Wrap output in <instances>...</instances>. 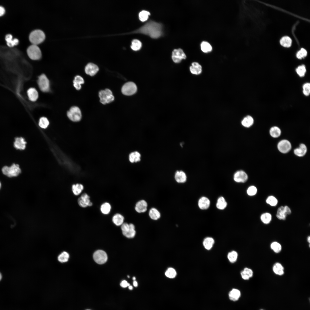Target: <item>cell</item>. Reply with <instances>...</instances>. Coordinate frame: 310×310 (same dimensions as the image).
I'll use <instances>...</instances> for the list:
<instances>
[{"label":"cell","instance_id":"f1b7e54d","mask_svg":"<svg viewBox=\"0 0 310 310\" xmlns=\"http://www.w3.org/2000/svg\"><path fill=\"white\" fill-rule=\"evenodd\" d=\"M84 83L83 78L80 75H77L73 80V85L75 88L78 90H80L81 88V84Z\"/></svg>","mask_w":310,"mask_h":310},{"label":"cell","instance_id":"5bb4252c","mask_svg":"<svg viewBox=\"0 0 310 310\" xmlns=\"http://www.w3.org/2000/svg\"><path fill=\"white\" fill-rule=\"evenodd\" d=\"M27 142L25 139L22 137H16L14 138V147L16 150H23L26 147Z\"/></svg>","mask_w":310,"mask_h":310},{"label":"cell","instance_id":"c3c4849f","mask_svg":"<svg viewBox=\"0 0 310 310\" xmlns=\"http://www.w3.org/2000/svg\"><path fill=\"white\" fill-rule=\"evenodd\" d=\"M266 203L272 206H276L278 203V200L274 196H269L266 200Z\"/></svg>","mask_w":310,"mask_h":310},{"label":"cell","instance_id":"f6af8a7d","mask_svg":"<svg viewBox=\"0 0 310 310\" xmlns=\"http://www.w3.org/2000/svg\"><path fill=\"white\" fill-rule=\"evenodd\" d=\"M296 71L298 75L301 77L304 76L306 72V70L305 65H299L296 68Z\"/></svg>","mask_w":310,"mask_h":310},{"label":"cell","instance_id":"7c38bea8","mask_svg":"<svg viewBox=\"0 0 310 310\" xmlns=\"http://www.w3.org/2000/svg\"><path fill=\"white\" fill-rule=\"evenodd\" d=\"M292 146L290 142L286 140H283L278 143L277 148L279 151L282 153H286L291 150Z\"/></svg>","mask_w":310,"mask_h":310},{"label":"cell","instance_id":"680465c9","mask_svg":"<svg viewBox=\"0 0 310 310\" xmlns=\"http://www.w3.org/2000/svg\"><path fill=\"white\" fill-rule=\"evenodd\" d=\"M128 288L130 290H132L133 289V287L132 286L130 285L129 286H128Z\"/></svg>","mask_w":310,"mask_h":310},{"label":"cell","instance_id":"be15d7a7","mask_svg":"<svg viewBox=\"0 0 310 310\" xmlns=\"http://www.w3.org/2000/svg\"><path fill=\"white\" fill-rule=\"evenodd\" d=\"M1 182H0V189L1 188Z\"/></svg>","mask_w":310,"mask_h":310},{"label":"cell","instance_id":"e7e4bbea","mask_svg":"<svg viewBox=\"0 0 310 310\" xmlns=\"http://www.w3.org/2000/svg\"><path fill=\"white\" fill-rule=\"evenodd\" d=\"M127 277H128V278H129V276H128Z\"/></svg>","mask_w":310,"mask_h":310},{"label":"cell","instance_id":"f907efd6","mask_svg":"<svg viewBox=\"0 0 310 310\" xmlns=\"http://www.w3.org/2000/svg\"><path fill=\"white\" fill-rule=\"evenodd\" d=\"M307 55V51L304 49L302 48L297 54V57L299 59L305 57Z\"/></svg>","mask_w":310,"mask_h":310},{"label":"cell","instance_id":"03108f58","mask_svg":"<svg viewBox=\"0 0 310 310\" xmlns=\"http://www.w3.org/2000/svg\"><path fill=\"white\" fill-rule=\"evenodd\" d=\"M263 310V309H261V310Z\"/></svg>","mask_w":310,"mask_h":310},{"label":"cell","instance_id":"83f0119b","mask_svg":"<svg viewBox=\"0 0 310 310\" xmlns=\"http://www.w3.org/2000/svg\"><path fill=\"white\" fill-rule=\"evenodd\" d=\"M214 243V239L211 237H207L204 239L203 244L204 247L208 250H210Z\"/></svg>","mask_w":310,"mask_h":310},{"label":"cell","instance_id":"ba28073f","mask_svg":"<svg viewBox=\"0 0 310 310\" xmlns=\"http://www.w3.org/2000/svg\"><path fill=\"white\" fill-rule=\"evenodd\" d=\"M137 90L136 85L134 82H131L125 83L121 89L122 93L127 96H130L134 94Z\"/></svg>","mask_w":310,"mask_h":310},{"label":"cell","instance_id":"6125c7cd","mask_svg":"<svg viewBox=\"0 0 310 310\" xmlns=\"http://www.w3.org/2000/svg\"><path fill=\"white\" fill-rule=\"evenodd\" d=\"M135 279H136V278H135V277H133V280H134V281L135 280Z\"/></svg>","mask_w":310,"mask_h":310},{"label":"cell","instance_id":"9a60e30c","mask_svg":"<svg viewBox=\"0 0 310 310\" xmlns=\"http://www.w3.org/2000/svg\"><path fill=\"white\" fill-rule=\"evenodd\" d=\"M248 176L246 173L242 170L238 171L234 174V179L238 183H244L248 179Z\"/></svg>","mask_w":310,"mask_h":310},{"label":"cell","instance_id":"ee69618b","mask_svg":"<svg viewBox=\"0 0 310 310\" xmlns=\"http://www.w3.org/2000/svg\"><path fill=\"white\" fill-rule=\"evenodd\" d=\"M49 124V121L46 117H42L40 118L38 124L39 126L41 128L46 129L48 127Z\"/></svg>","mask_w":310,"mask_h":310},{"label":"cell","instance_id":"3957f363","mask_svg":"<svg viewBox=\"0 0 310 310\" xmlns=\"http://www.w3.org/2000/svg\"><path fill=\"white\" fill-rule=\"evenodd\" d=\"M45 35L42 30L36 29L32 31L29 36V39L31 42L33 44L37 45L44 40Z\"/></svg>","mask_w":310,"mask_h":310},{"label":"cell","instance_id":"52a82bcc","mask_svg":"<svg viewBox=\"0 0 310 310\" xmlns=\"http://www.w3.org/2000/svg\"><path fill=\"white\" fill-rule=\"evenodd\" d=\"M38 84L41 91L43 92H48L50 90V82L46 75L43 74L40 75L38 78Z\"/></svg>","mask_w":310,"mask_h":310},{"label":"cell","instance_id":"db71d44e","mask_svg":"<svg viewBox=\"0 0 310 310\" xmlns=\"http://www.w3.org/2000/svg\"><path fill=\"white\" fill-rule=\"evenodd\" d=\"M243 271L250 278L253 276V272L251 269L247 268H245Z\"/></svg>","mask_w":310,"mask_h":310},{"label":"cell","instance_id":"8992f818","mask_svg":"<svg viewBox=\"0 0 310 310\" xmlns=\"http://www.w3.org/2000/svg\"><path fill=\"white\" fill-rule=\"evenodd\" d=\"M67 115L69 119L73 122L79 121L82 118L81 111L76 106L72 107L67 112Z\"/></svg>","mask_w":310,"mask_h":310},{"label":"cell","instance_id":"003e7915","mask_svg":"<svg viewBox=\"0 0 310 310\" xmlns=\"http://www.w3.org/2000/svg\"></svg>","mask_w":310,"mask_h":310},{"label":"cell","instance_id":"9c48e42d","mask_svg":"<svg viewBox=\"0 0 310 310\" xmlns=\"http://www.w3.org/2000/svg\"><path fill=\"white\" fill-rule=\"evenodd\" d=\"M93 258L94 261L99 264H103L107 261L108 257L106 253L102 250H98L94 253Z\"/></svg>","mask_w":310,"mask_h":310},{"label":"cell","instance_id":"e575fe53","mask_svg":"<svg viewBox=\"0 0 310 310\" xmlns=\"http://www.w3.org/2000/svg\"><path fill=\"white\" fill-rule=\"evenodd\" d=\"M69 258V253L66 251H64L58 256L57 259L61 263H65L68 261Z\"/></svg>","mask_w":310,"mask_h":310},{"label":"cell","instance_id":"f5cc1de1","mask_svg":"<svg viewBox=\"0 0 310 310\" xmlns=\"http://www.w3.org/2000/svg\"><path fill=\"white\" fill-rule=\"evenodd\" d=\"M129 224L127 222H124L121 225V229L123 234L128 232L129 231Z\"/></svg>","mask_w":310,"mask_h":310},{"label":"cell","instance_id":"277c9868","mask_svg":"<svg viewBox=\"0 0 310 310\" xmlns=\"http://www.w3.org/2000/svg\"><path fill=\"white\" fill-rule=\"evenodd\" d=\"M99 96L100 98V102L103 104L111 103L114 100V97L111 91L108 89L100 91Z\"/></svg>","mask_w":310,"mask_h":310},{"label":"cell","instance_id":"ffe728a7","mask_svg":"<svg viewBox=\"0 0 310 310\" xmlns=\"http://www.w3.org/2000/svg\"><path fill=\"white\" fill-rule=\"evenodd\" d=\"M307 151L306 146L303 144H301L299 147L295 149L294 151V154L299 157H302L306 154Z\"/></svg>","mask_w":310,"mask_h":310},{"label":"cell","instance_id":"ab89813d","mask_svg":"<svg viewBox=\"0 0 310 310\" xmlns=\"http://www.w3.org/2000/svg\"><path fill=\"white\" fill-rule=\"evenodd\" d=\"M201 49L204 53H208L211 51L212 49L211 45L208 42L204 41L201 44Z\"/></svg>","mask_w":310,"mask_h":310},{"label":"cell","instance_id":"f546056e","mask_svg":"<svg viewBox=\"0 0 310 310\" xmlns=\"http://www.w3.org/2000/svg\"><path fill=\"white\" fill-rule=\"evenodd\" d=\"M273 270L276 275H282L284 274V268L281 264L279 263H275L273 266Z\"/></svg>","mask_w":310,"mask_h":310},{"label":"cell","instance_id":"7a4b0ae2","mask_svg":"<svg viewBox=\"0 0 310 310\" xmlns=\"http://www.w3.org/2000/svg\"><path fill=\"white\" fill-rule=\"evenodd\" d=\"M1 171L4 175L9 178L16 177L22 172L19 165L14 163L9 166H4L2 168Z\"/></svg>","mask_w":310,"mask_h":310},{"label":"cell","instance_id":"5b68a950","mask_svg":"<svg viewBox=\"0 0 310 310\" xmlns=\"http://www.w3.org/2000/svg\"><path fill=\"white\" fill-rule=\"evenodd\" d=\"M27 52L29 57L32 60H37L41 57V51L36 45L32 44L28 48Z\"/></svg>","mask_w":310,"mask_h":310},{"label":"cell","instance_id":"9f6ffc18","mask_svg":"<svg viewBox=\"0 0 310 310\" xmlns=\"http://www.w3.org/2000/svg\"><path fill=\"white\" fill-rule=\"evenodd\" d=\"M5 12L4 8L2 6H0V16L3 15Z\"/></svg>","mask_w":310,"mask_h":310},{"label":"cell","instance_id":"1f68e13d","mask_svg":"<svg viewBox=\"0 0 310 310\" xmlns=\"http://www.w3.org/2000/svg\"><path fill=\"white\" fill-rule=\"evenodd\" d=\"M253 123L254 120L253 118L249 115L245 117L241 121L242 125L244 127L247 128L251 127Z\"/></svg>","mask_w":310,"mask_h":310},{"label":"cell","instance_id":"4316f807","mask_svg":"<svg viewBox=\"0 0 310 310\" xmlns=\"http://www.w3.org/2000/svg\"><path fill=\"white\" fill-rule=\"evenodd\" d=\"M5 40L7 45L10 47H12L17 45L19 43V40L17 38L12 39V36L10 34H7L5 37Z\"/></svg>","mask_w":310,"mask_h":310},{"label":"cell","instance_id":"d590c367","mask_svg":"<svg viewBox=\"0 0 310 310\" xmlns=\"http://www.w3.org/2000/svg\"><path fill=\"white\" fill-rule=\"evenodd\" d=\"M270 134L273 137L277 138L280 136L281 131L278 127L274 126L270 128Z\"/></svg>","mask_w":310,"mask_h":310},{"label":"cell","instance_id":"11a10c76","mask_svg":"<svg viewBox=\"0 0 310 310\" xmlns=\"http://www.w3.org/2000/svg\"><path fill=\"white\" fill-rule=\"evenodd\" d=\"M130 285V284L125 280L122 281L120 283V286L123 288H126Z\"/></svg>","mask_w":310,"mask_h":310},{"label":"cell","instance_id":"30bf717a","mask_svg":"<svg viewBox=\"0 0 310 310\" xmlns=\"http://www.w3.org/2000/svg\"><path fill=\"white\" fill-rule=\"evenodd\" d=\"M78 202L79 206L83 208L92 206L93 204L91 201L89 195L86 193H83L78 198Z\"/></svg>","mask_w":310,"mask_h":310},{"label":"cell","instance_id":"bcb514c9","mask_svg":"<svg viewBox=\"0 0 310 310\" xmlns=\"http://www.w3.org/2000/svg\"><path fill=\"white\" fill-rule=\"evenodd\" d=\"M270 247L271 249L276 253L280 252L282 249V246L280 244L276 241L272 243Z\"/></svg>","mask_w":310,"mask_h":310},{"label":"cell","instance_id":"94428289","mask_svg":"<svg viewBox=\"0 0 310 310\" xmlns=\"http://www.w3.org/2000/svg\"><path fill=\"white\" fill-rule=\"evenodd\" d=\"M2 278V276L1 274L0 273V280H1Z\"/></svg>","mask_w":310,"mask_h":310},{"label":"cell","instance_id":"d4e9b609","mask_svg":"<svg viewBox=\"0 0 310 310\" xmlns=\"http://www.w3.org/2000/svg\"><path fill=\"white\" fill-rule=\"evenodd\" d=\"M111 208V204L108 202H105L101 204L100 207V210L102 214L107 215L110 213Z\"/></svg>","mask_w":310,"mask_h":310},{"label":"cell","instance_id":"681fc988","mask_svg":"<svg viewBox=\"0 0 310 310\" xmlns=\"http://www.w3.org/2000/svg\"><path fill=\"white\" fill-rule=\"evenodd\" d=\"M303 93L305 96H308L310 93V84L306 83L303 84Z\"/></svg>","mask_w":310,"mask_h":310},{"label":"cell","instance_id":"7402d4cb","mask_svg":"<svg viewBox=\"0 0 310 310\" xmlns=\"http://www.w3.org/2000/svg\"><path fill=\"white\" fill-rule=\"evenodd\" d=\"M189 69L191 73L195 75H199L202 72V66L197 62H193Z\"/></svg>","mask_w":310,"mask_h":310},{"label":"cell","instance_id":"7bdbcfd3","mask_svg":"<svg viewBox=\"0 0 310 310\" xmlns=\"http://www.w3.org/2000/svg\"><path fill=\"white\" fill-rule=\"evenodd\" d=\"M260 218L263 223L265 224H268L271 221L272 219V216L270 214L268 213H265L261 215Z\"/></svg>","mask_w":310,"mask_h":310},{"label":"cell","instance_id":"484cf974","mask_svg":"<svg viewBox=\"0 0 310 310\" xmlns=\"http://www.w3.org/2000/svg\"><path fill=\"white\" fill-rule=\"evenodd\" d=\"M84 189L83 185L80 183L73 184L71 187V190L74 195L77 196L80 195Z\"/></svg>","mask_w":310,"mask_h":310},{"label":"cell","instance_id":"7dc6e473","mask_svg":"<svg viewBox=\"0 0 310 310\" xmlns=\"http://www.w3.org/2000/svg\"><path fill=\"white\" fill-rule=\"evenodd\" d=\"M165 275L169 278H175L177 275V272L174 268H170L167 269L165 272Z\"/></svg>","mask_w":310,"mask_h":310},{"label":"cell","instance_id":"2e32d148","mask_svg":"<svg viewBox=\"0 0 310 310\" xmlns=\"http://www.w3.org/2000/svg\"><path fill=\"white\" fill-rule=\"evenodd\" d=\"M85 70L87 74L93 76L98 72L99 68L96 65L92 63H89L86 66Z\"/></svg>","mask_w":310,"mask_h":310},{"label":"cell","instance_id":"cb8c5ba5","mask_svg":"<svg viewBox=\"0 0 310 310\" xmlns=\"http://www.w3.org/2000/svg\"><path fill=\"white\" fill-rule=\"evenodd\" d=\"M210 205L209 200L206 197H203L201 198L198 202V205L199 208L202 210L208 209Z\"/></svg>","mask_w":310,"mask_h":310},{"label":"cell","instance_id":"60d3db41","mask_svg":"<svg viewBox=\"0 0 310 310\" xmlns=\"http://www.w3.org/2000/svg\"><path fill=\"white\" fill-rule=\"evenodd\" d=\"M150 15V12L146 10H142L141 11L139 14V17L140 20L143 22H145L148 19L149 16Z\"/></svg>","mask_w":310,"mask_h":310},{"label":"cell","instance_id":"8fae6325","mask_svg":"<svg viewBox=\"0 0 310 310\" xmlns=\"http://www.w3.org/2000/svg\"><path fill=\"white\" fill-rule=\"evenodd\" d=\"M172 58L175 63L180 62L183 59H185L186 56L183 50L181 48L175 49L172 52Z\"/></svg>","mask_w":310,"mask_h":310},{"label":"cell","instance_id":"e0dca14e","mask_svg":"<svg viewBox=\"0 0 310 310\" xmlns=\"http://www.w3.org/2000/svg\"><path fill=\"white\" fill-rule=\"evenodd\" d=\"M147 202L144 200H141L136 203L135 210L138 213H144L147 210Z\"/></svg>","mask_w":310,"mask_h":310},{"label":"cell","instance_id":"ac0fdd59","mask_svg":"<svg viewBox=\"0 0 310 310\" xmlns=\"http://www.w3.org/2000/svg\"><path fill=\"white\" fill-rule=\"evenodd\" d=\"M124 220L123 216L119 213L115 214L112 218L113 222L117 226H121L124 222Z\"/></svg>","mask_w":310,"mask_h":310},{"label":"cell","instance_id":"44dd1931","mask_svg":"<svg viewBox=\"0 0 310 310\" xmlns=\"http://www.w3.org/2000/svg\"><path fill=\"white\" fill-rule=\"evenodd\" d=\"M241 295L240 291L238 289L233 288L229 292V299L232 301H236L238 300Z\"/></svg>","mask_w":310,"mask_h":310},{"label":"cell","instance_id":"603a6c76","mask_svg":"<svg viewBox=\"0 0 310 310\" xmlns=\"http://www.w3.org/2000/svg\"><path fill=\"white\" fill-rule=\"evenodd\" d=\"M29 99L32 101H35L37 100L38 97V93L36 90L34 88H31L27 91Z\"/></svg>","mask_w":310,"mask_h":310},{"label":"cell","instance_id":"8d00e7d4","mask_svg":"<svg viewBox=\"0 0 310 310\" xmlns=\"http://www.w3.org/2000/svg\"><path fill=\"white\" fill-rule=\"evenodd\" d=\"M292 40L289 36H285L282 37L280 39V42L281 44L285 47H289L291 45Z\"/></svg>","mask_w":310,"mask_h":310},{"label":"cell","instance_id":"b9f144b4","mask_svg":"<svg viewBox=\"0 0 310 310\" xmlns=\"http://www.w3.org/2000/svg\"><path fill=\"white\" fill-rule=\"evenodd\" d=\"M238 255V253L236 251H232L228 253L227 258L230 262L233 263L237 261Z\"/></svg>","mask_w":310,"mask_h":310},{"label":"cell","instance_id":"816d5d0a","mask_svg":"<svg viewBox=\"0 0 310 310\" xmlns=\"http://www.w3.org/2000/svg\"><path fill=\"white\" fill-rule=\"evenodd\" d=\"M257 189L254 186H251L249 187L247 190V194L250 196H253L255 195L257 193Z\"/></svg>","mask_w":310,"mask_h":310},{"label":"cell","instance_id":"836d02e7","mask_svg":"<svg viewBox=\"0 0 310 310\" xmlns=\"http://www.w3.org/2000/svg\"><path fill=\"white\" fill-rule=\"evenodd\" d=\"M129 229L127 232L123 233V235L126 237L131 238H133L136 234V231L135 230V227L134 225L132 223L129 224Z\"/></svg>","mask_w":310,"mask_h":310},{"label":"cell","instance_id":"d6986e66","mask_svg":"<svg viewBox=\"0 0 310 310\" xmlns=\"http://www.w3.org/2000/svg\"><path fill=\"white\" fill-rule=\"evenodd\" d=\"M175 178L177 183H183L186 181L187 176L184 171L182 170L177 171L175 173Z\"/></svg>","mask_w":310,"mask_h":310},{"label":"cell","instance_id":"4fadbf2b","mask_svg":"<svg viewBox=\"0 0 310 310\" xmlns=\"http://www.w3.org/2000/svg\"><path fill=\"white\" fill-rule=\"evenodd\" d=\"M291 213V210L288 206H281L277 210L276 216L280 220H285L287 215Z\"/></svg>","mask_w":310,"mask_h":310},{"label":"cell","instance_id":"6da1fadb","mask_svg":"<svg viewBox=\"0 0 310 310\" xmlns=\"http://www.w3.org/2000/svg\"><path fill=\"white\" fill-rule=\"evenodd\" d=\"M131 33L142 34L153 38H157L162 35V25L160 23L150 20Z\"/></svg>","mask_w":310,"mask_h":310},{"label":"cell","instance_id":"f35d334b","mask_svg":"<svg viewBox=\"0 0 310 310\" xmlns=\"http://www.w3.org/2000/svg\"><path fill=\"white\" fill-rule=\"evenodd\" d=\"M142 46V43L139 40L135 39L132 40L131 47L133 50L135 51L139 50L141 49Z\"/></svg>","mask_w":310,"mask_h":310},{"label":"cell","instance_id":"6f0895ef","mask_svg":"<svg viewBox=\"0 0 310 310\" xmlns=\"http://www.w3.org/2000/svg\"><path fill=\"white\" fill-rule=\"evenodd\" d=\"M133 285L135 287H137L138 286L137 282L135 280H134L133 281Z\"/></svg>","mask_w":310,"mask_h":310},{"label":"cell","instance_id":"d6a6232c","mask_svg":"<svg viewBox=\"0 0 310 310\" xmlns=\"http://www.w3.org/2000/svg\"><path fill=\"white\" fill-rule=\"evenodd\" d=\"M149 215L150 218L154 220H158L160 218L161 215L159 212L155 208H152L150 210Z\"/></svg>","mask_w":310,"mask_h":310},{"label":"cell","instance_id":"4dcf8cb0","mask_svg":"<svg viewBox=\"0 0 310 310\" xmlns=\"http://www.w3.org/2000/svg\"><path fill=\"white\" fill-rule=\"evenodd\" d=\"M141 155L140 153L135 151L131 153L129 155V160L131 163L137 162L141 160Z\"/></svg>","mask_w":310,"mask_h":310},{"label":"cell","instance_id":"91938a15","mask_svg":"<svg viewBox=\"0 0 310 310\" xmlns=\"http://www.w3.org/2000/svg\"><path fill=\"white\" fill-rule=\"evenodd\" d=\"M307 241L309 243L310 241V236H309L307 238Z\"/></svg>","mask_w":310,"mask_h":310},{"label":"cell","instance_id":"74e56055","mask_svg":"<svg viewBox=\"0 0 310 310\" xmlns=\"http://www.w3.org/2000/svg\"><path fill=\"white\" fill-rule=\"evenodd\" d=\"M227 205V202L223 197H221L218 198L216 205V207L218 209L223 210L226 207Z\"/></svg>","mask_w":310,"mask_h":310}]
</instances>
